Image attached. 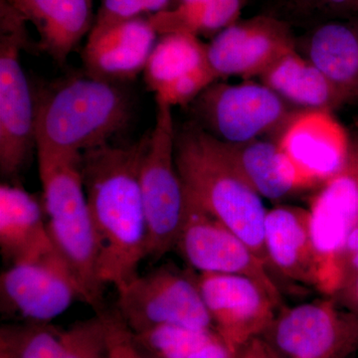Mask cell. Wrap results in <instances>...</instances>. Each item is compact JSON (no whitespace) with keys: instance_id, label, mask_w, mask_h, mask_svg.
Segmentation results:
<instances>
[{"instance_id":"cell-3","label":"cell","mask_w":358,"mask_h":358,"mask_svg":"<svg viewBox=\"0 0 358 358\" xmlns=\"http://www.w3.org/2000/svg\"><path fill=\"white\" fill-rule=\"evenodd\" d=\"M37 152L76 155L109 143L131 117L122 84L90 76L55 82L35 99Z\"/></svg>"},{"instance_id":"cell-18","label":"cell","mask_w":358,"mask_h":358,"mask_svg":"<svg viewBox=\"0 0 358 358\" xmlns=\"http://www.w3.org/2000/svg\"><path fill=\"white\" fill-rule=\"evenodd\" d=\"M219 143L247 182L262 199L279 202L296 193L317 188L285 154L277 141L257 138L242 143Z\"/></svg>"},{"instance_id":"cell-10","label":"cell","mask_w":358,"mask_h":358,"mask_svg":"<svg viewBox=\"0 0 358 358\" xmlns=\"http://www.w3.org/2000/svg\"><path fill=\"white\" fill-rule=\"evenodd\" d=\"M79 285L56 251L9 266L0 277V310L14 322H51L75 300Z\"/></svg>"},{"instance_id":"cell-25","label":"cell","mask_w":358,"mask_h":358,"mask_svg":"<svg viewBox=\"0 0 358 358\" xmlns=\"http://www.w3.org/2000/svg\"><path fill=\"white\" fill-rule=\"evenodd\" d=\"M245 0H176L173 6L148 16L157 34L189 33L215 36L240 20Z\"/></svg>"},{"instance_id":"cell-21","label":"cell","mask_w":358,"mask_h":358,"mask_svg":"<svg viewBox=\"0 0 358 358\" xmlns=\"http://www.w3.org/2000/svg\"><path fill=\"white\" fill-rule=\"evenodd\" d=\"M306 57L339 92L345 105L358 101V24L329 20L317 25L306 43Z\"/></svg>"},{"instance_id":"cell-19","label":"cell","mask_w":358,"mask_h":358,"mask_svg":"<svg viewBox=\"0 0 358 358\" xmlns=\"http://www.w3.org/2000/svg\"><path fill=\"white\" fill-rule=\"evenodd\" d=\"M0 250L9 266L56 251L43 203L21 186H0Z\"/></svg>"},{"instance_id":"cell-29","label":"cell","mask_w":358,"mask_h":358,"mask_svg":"<svg viewBox=\"0 0 358 358\" xmlns=\"http://www.w3.org/2000/svg\"><path fill=\"white\" fill-rule=\"evenodd\" d=\"M282 2L289 10L305 17L355 13V0H282Z\"/></svg>"},{"instance_id":"cell-32","label":"cell","mask_w":358,"mask_h":358,"mask_svg":"<svg viewBox=\"0 0 358 358\" xmlns=\"http://www.w3.org/2000/svg\"><path fill=\"white\" fill-rule=\"evenodd\" d=\"M358 252V225L357 227L353 228L352 231H350V234H348V238H346V241L345 243V247H343V257L341 259L345 258V257L350 256V257L355 255V253Z\"/></svg>"},{"instance_id":"cell-23","label":"cell","mask_w":358,"mask_h":358,"mask_svg":"<svg viewBox=\"0 0 358 358\" xmlns=\"http://www.w3.org/2000/svg\"><path fill=\"white\" fill-rule=\"evenodd\" d=\"M261 82L285 101L305 110H334L345 100L326 75L296 51L286 54L261 75Z\"/></svg>"},{"instance_id":"cell-17","label":"cell","mask_w":358,"mask_h":358,"mask_svg":"<svg viewBox=\"0 0 358 358\" xmlns=\"http://www.w3.org/2000/svg\"><path fill=\"white\" fill-rule=\"evenodd\" d=\"M265 247L271 271L317 289L319 266L308 209L284 204L268 209L265 220Z\"/></svg>"},{"instance_id":"cell-20","label":"cell","mask_w":358,"mask_h":358,"mask_svg":"<svg viewBox=\"0 0 358 358\" xmlns=\"http://www.w3.org/2000/svg\"><path fill=\"white\" fill-rule=\"evenodd\" d=\"M38 30L40 46L63 64L93 27V0H6Z\"/></svg>"},{"instance_id":"cell-7","label":"cell","mask_w":358,"mask_h":358,"mask_svg":"<svg viewBox=\"0 0 358 358\" xmlns=\"http://www.w3.org/2000/svg\"><path fill=\"white\" fill-rule=\"evenodd\" d=\"M117 291L115 313L131 333L166 324L214 329L192 272L167 264L136 275Z\"/></svg>"},{"instance_id":"cell-26","label":"cell","mask_w":358,"mask_h":358,"mask_svg":"<svg viewBox=\"0 0 358 358\" xmlns=\"http://www.w3.org/2000/svg\"><path fill=\"white\" fill-rule=\"evenodd\" d=\"M133 334L138 348L150 358H190L217 338L214 329L166 324Z\"/></svg>"},{"instance_id":"cell-28","label":"cell","mask_w":358,"mask_h":358,"mask_svg":"<svg viewBox=\"0 0 358 358\" xmlns=\"http://www.w3.org/2000/svg\"><path fill=\"white\" fill-rule=\"evenodd\" d=\"M109 358H147L134 341L133 334L117 313L105 312Z\"/></svg>"},{"instance_id":"cell-8","label":"cell","mask_w":358,"mask_h":358,"mask_svg":"<svg viewBox=\"0 0 358 358\" xmlns=\"http://www.w3.org/2000/svg\"><path fill=\"white\" fill-rule=\"evenodd\" d=\"M195 124L219 141L242 143L282 129L291 113L284 99L252 80L216 81L192 103Z\"/></svg>"},{"instance_id":"cell-13","label":"cell","mask_w":358,"mask_h":358,"mask_svg":"<svg viewBox=\"0 0 358 358\" xmlns=\"http://www.w3.org/2000/svg\"><path fill=\"white\" fill-rule=\"evenodd\" d=\"M296 49V40L286 20L274 15L238 20L221 30L207 43L209 65L218 80L261 75L287 52Z\"/></svg>"},{"instance_id":"cell-22","label":"cell","mask_w":358,"mask_h":358,"mask_svg":"<svg viewBox=\"0 0 358 358\" xmlns=\"http://www.w3.org/2000/svg\"><path fill=\"white\" fill-rule=\"evenodd\" d=\"M0 358H98L83 327L14 322L0 329Z\"/></svg>"},{"instance_id":"cell-9","label":"cell","mask_w":358,"mask_h":358,"mask_svg":"<svg viewBox=\"0 0 358 358\" xmlns=\"http://www.w3.org/2000/svg\"><path fill=\"white\" fill-rule=\"evenodd\" d=\"M317 189L308 208L310 233L319 266L317 289L329 294L338 288L346 238L358 225V138L345 166Z\"/></svg>"},{"instance_id":"cell-5","label":"cell","mask_w":358,"mask_h":358,"mask_svg":"<svg viewBox=\"0 0 358 358\" xmlns=\"http://www.w3.org/2000/svg\"><path fill=\"white\" fill-rule=\"evenodd\" d=\"M157 103L152 129L141 157L140 185L148 228V258L176 250L186 216L185 186L176 166L173 107Z\"/></svg>"},{"instance_id":"cell-12","label":"cell","mask_w":358,"mask_h":358,"mask_svg":"<svg viewBox=\"0 0 358 358\" xmlns=\"http://www.w3.org/2000/svg\"><path fill=\"white\" fill-rule=\"evenodd\" d=\"M214 329L233 352L267 333L280 305L258 282L238 275H197Z\"/></svg>"},{"instance_id":"cell-35","label":"cell","mask_w":358,"mask_h":358,"mask_svg":"<svg viewBox=\"0 0 358 358\" xmlns=\"http://www.w3.org/2000/svg\"><path fill=\"white\" fill-rule=\"evenodd\" d=\"M355 13H358V0H355Z\"/></svg>"},{"instance_id":"cell-24","label":"cell","mask_w":358,"mask_h":358,"mask_svg":"<svg viewBox=\"0 0 358 358\" xmlns=\"http://www.w3.org/2000/svg\"><path fill=\"white\" fill-rule=\"evenodd\" d=\"M207 68H210L207 44L199 36L189 33H167L159 37L143 71V78L155 95Z\"/></svg>"},{"instance_id":"cell-16","label":"cell","mask_w":358,"mask_h":358,"mask_svg":"<svg viewBox=\"0 0 358 358\" xmlns=\"http://www.w3.org/2000/svg\"><path fill=\"white\" fill-rule=\"evenodd\" d=\"M267 333L289 358H334L345 341V327L331 301L301 303L282 310Z\"/></svg>"},{"instance_id":"cell-2","label":"cell","mask_w":358,"mask_h":358,"mask_svg":"<svg viewBox=\"0 0 358 358\" xmlns=\"http://www.w3.org/2000/svg\"><path fill=\"white\" fill-rule=\"evenodd\" d=\"M174 155L186 196L241 238L271 271L265 247L268 210L217 138L188 124L176 133Z\"/></svg>"},{"instance_id":"cell-4","label":"cell","mask_w":358,"mask_h":358,"mask_svg":"<svg viewBox=\"0 0 358 358\" xmlns=\"http://www.w3.org/2000/svg\"><path fill=\"white\" fill-rule=\"evenodd\" d=\"M37 155L52 243L76 279L85 303L101 310L105 285L99 274L98 240L80 169L82 154Z\"/></svg>"},{"instance_id":"cell-30","label":"cell","mask_w":358,"mask_h":358,"mask_svg":"<svg viewBox=\"0 0 358 358\" xmlns=\"http://www.w3.org/2000/svg\"><path fill=\"white\" fill-rule=\"evenodd\" d=\"M190 358H239V352H233L218 336Z\"/></svg>"},{"instance_id":"cell-1","label":"cell","mask_w":358,"mask_h":358,"mask_svg":"<svg viewBox=\"0 0 358 358\" xmlns=\"http://www.w3.org/2000/svg\"><path fill=\"white\" fill-rule=\"evenodd\" d=\"M147 134L136 143H109L82 152L80 169L99 246L103 284L120 289L148 258V228L140 169Z\"/></svg>"},{"instance_id":"cell-6","label":"cell","mask_w":358,"mask_h":358,"mask_svg":"<svg viewBox=\"0 0 358 358\" xmlns=\"http://www.w3.org/2000/svg\"><path fill=\"white\" fill-rule=\"evenodd\" d=\"M25 20L1 0L0 32V173L13 179L25 166L35 141L36 103L20 62L27 45Z\"/></svg>"},{"instance_id":"cell-34","label":"cell","mask_w":358,"mask_h":358,"mask_svg":"<svg viewBox=\"0 0 358 358\" xmlns=\"http://www.w3.org/2000/svg\"><path fill=\"white\" fill-rule=\"evenodd\" d=\"M352 293L353 296H355V300H357L358 303V277L355 279V281L353 282L352 285Z\"/></svg>"},{"instance_id":"cell-15","label":"cell","mask_w":358,"mask_h":358,"mask_svg":"<svg viewBox=\"0 0 358 358\" xmlns=\"http://www.w3.org/2000/svg\"><path fill=\"white\" fill-rule=\"evenodd\" d=\"M159 35L148 16L93 26L82 58L90 76L122 84L143 73Z\"/></svg>"},{"instance_id":"cell-31","label":"cell","mask_w":358,"mask_h":358,"mask_svg":"<svg viewBox=\"0 0 358 358\" xmlns=\"http://www.w3.org/2000/svg\"><path fill=\"white\" fill-rule=\"evenodd\" d=\"M239 358H277V357L273 346L261 341L260 338H257L240 350Z\"/></svg>"},{"instance_id":"cell-36","label":"cell","mask_w":358,"mask_h":358,"mask_svg":"<svg viewBox=\"0 0 358 358\" xmlns=\"http://www.w3.org/2000/svg\"><path fill=\"white\" fill-rule=\"evenodd\" d=\"M143 355H145V353H143ZM145 357H147V355H145ZM147 358H150V357H147Z\"/></svg>"},{"instance_id":"cell-27","label":"cell","mask_w":358,"mask_h":358,"mask_svg":"<svg viewBox=\"0 0 358 358\" xmlns=\"http://www.w3.org/2000/svg\"><path fill=\"white\" fill-rule=\"evenodd\" d=\"M176 0H102L93 26H107L120 21L150 16L173 6Z\"/></svg>"},{"instance_id":"cell-33","label":"cell","mask_w":358,"mask_h":358,"mask_svg":"<svg viewBox=\"0 0 358 358\" xmlns=\"http://www.w3.org/2000/svg\"><path fill=\"white\" fill-rule=\"evenodd\" d=\"M350 266H352L353 270H355L357 272H358V252L357 253H355V255L350 257Z\"/></svg>"},{"instance_id":"cell-11","label":"cell","mask_w":358,"mask_h":358,"mask_svg":"<svg viewBox=\"0 0 358 358\" xmlns=\"http://www.w3.org/2000/svg\"><path fill=\"white\" fill-rule=\"evenodd\" d=\"M176 250L199 274L248 277L281 303V293L270 268L241 238L187 196L185 221Z\"/></svg>"},{"instance_id":"cell-14","label":"cell","mask_w":358,"mask_h":358,"mask_svg":"<svg viewBox=\"0 0 358 358\" xmlns=\"http://www.w3.org/2000/svg\"><path fill=\"white\" fill-rule=\"evenodd\" d=\"M277 143L317 188L345 166L352 147L348 131L327 110L291 114Z\"/></svg>"}]
</instances>
